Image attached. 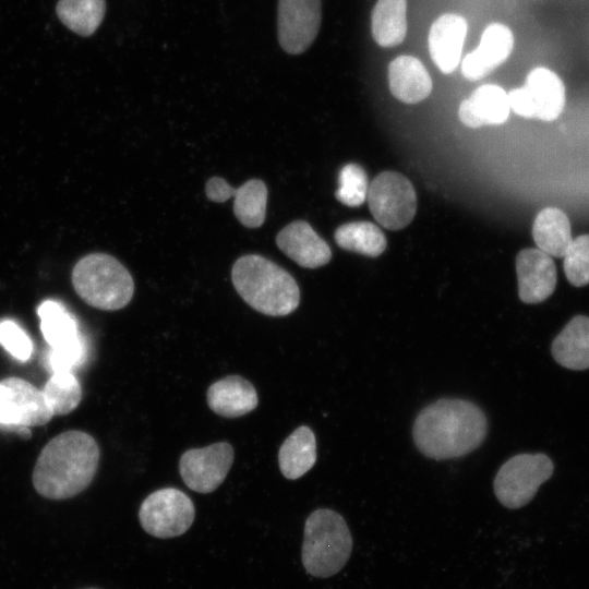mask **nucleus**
Instances as JSON below:
<instances>
[{"instance_id":"6ab92c4d","label":"nucleus","mask_w":589,"mask_h":589,"mask_svg":"<svg viewBox=\"0 0 589 589\" xmlns=\"http://www.w3.org/2000/svg\"><path fill=\"white\" fill-rule=\"evenodd\" d=\"M207 404L220 417L237 418L253 411L259 397L251 382L239 375H229L209 386Z\"/></svg>"},{"instance_id":"412c9836","label":"nucleus","mask_w":589,"mask_h":589,"mask_svg":"<svg viewBox=\"0 0 589 589\" xmlns=\"http://www.w3.org/2000/svg\"><path fill=\"white\" fill-rule=\"evenodd\" d=\"M551 352L564 368L578 371L589 369V317H573L554 338Z\"/></svg>"},{"instance_id":"ddd939ff","label":"nucleus","mask_w":589,"mask_h":589,"mask_svg":"<svg viewBox=\"0 0 589 589\" xmlns=\"http://www.w3.org/2000/svg\"><path fill=\"white\" fill-rule=\"evenodd\" d=\"M206 196L213 202L233 197V213L245 227L257 228L266 215L267 188L262 180L252 179L235 189L225 179L212 177L205 185Z\"/></svg>"},{"instance_id":"393cba45","label":"nucleus","mask_w":589,"mask_h":589,"mask_svg":"<svg viewBox=\"0 0 589 589\" xmlns=\"http://www.w3.org/2000/svg\"><path fill=\"white\" fill-rule=\"evenodd\" d=\"M40 329L50 348H60L82 340L75 318L55 300L44 301L38 310Z\"/></svg>"},{"instance_id":"2f4dec72","label":"nucleus","mask_w":589,"mask_h":589,"mask_svg":"<svg viewBox=\"0 0 589 589\" xmlns=\"http://www.w3.org/2000/svg\"><path fill=\"white\" fill-rule=\"evenodd\" d=\"M85 346L81 340L76 344L50 348L46 356V365L51 373L72 372L84 359Z\"/></svg>"},{"instance_id":"2eb2a0df","label":"nucleus","mask_w":589,"mask_h":589,"mask_svg":"<svg viewBox=\"0 0 589 589\" xmlns=\"http://www.w3.org/2000/svg\"><path fill=\"white\" fill-rule=\"evenodd\" d=\"M518 294L525 303H539L556 286V267L552 257L540 249H524L516 257Z\"/></svg>"},{"instance_id":"a211bd4d","label":"nucleus","mask_w":589,"mask_h":589,"mask_svg":"<svg viewBox=\"0 0 589 589\" xmlns=\"http://www.w3.org/2000/svg\"><path fill=\"white\" fill-rule=\"evenodd\" d=\"M509 111L507 93L498 85L484 84L461 101L458 116L465 125L480 128L504 123Z\"/></svg>"},{"instance_id":"0eeeda50","label":"nucleus","mask_w":589,"mask_h":589,"mask_svg":"<svg viewBox=\"0 0 589 589\" xmlns=\"http://www.w3.org/2000/svg\"><path fill=\"white\" fill-rule=\"evenodd\" d=\"M53 417L43 390L11 376L0 381V431L31 437V426L44 425Z\"/></svg>"},{"instance_id":"f03ea898","label":"nucleus","mask_w":589,"mask_h":589,"mask_svg":"<svg viewBox=\"0 0 589 589\" xmlns=\"http://www.w3.org/2000/svg\"><path fill=\"white\" fill-rule=\"evenodd\" d=\"M99 447L83 431H67L40 452L33 471V485L44 497L65 500L84 491L95 477Z\"/></svg>"},{"instance_id":"dca6fc26","label":"nucleus","mask_w":589,"mask_h":589,"mask_svg":"<svg viewBox=\"0 0 589 589\" xmlns=\"http://www.w3.org/2000/svg\"><path fill=\"white\" fill-rule=\"evenodd\" d=\"M467 29L466 19L454 13L443 14L432 24L428 37L429 52L441 72L452 73L459 64Z\"/></svg>"},{"instance_id":"c85d7f7f","label":"nucleus","mask_w":589,"mask_h":589,"mask_svg":"<svg viewBox=\"0 0 589 589\" xmlns=\"http://www.w3.org/2000/svg\"><path fill=\"white\" fill-rule=\"evenodd\" d=\"M369 184L368 176L360 165L347 164L339 172V187L335 196L347 206H360L366 200Z\"/></svg>"},{"instance_id":"20e7f679","label":"nucleus","mask_w":589,"mask_h":589,"mask_svg":"<svg viewBox=\"0 0 589 589\" xmlns=\"http://www.w3.org/2000/svg\"><path fill=\"white\" fill-rule=\"evenodd\" d=\"M352 538L344 517L329 508H318L304 524L302 564L305 570L320 578L337 574L347 563Z\"/></svg>"},{"instance_id":"39448f33","label":"nucleus","mask_w":589,"mask_h":589,"mask_svg":"<svg viewBox=\"0 0 589 589\" xmlns=\"http://www.w3.org/2000/svg\"><path fill=\"white\" fill-rule=\"evenodd\" d=\"M72 284L88 305L105 311L124 308L134 292L128 269L115 257L103 253L81 259L73 268Z\"/></svg>"},{"instance_id":"a878e982","label":"nucleus","mask_w":589,"mask_h":589,"mask_svg":"<svg viewBox=\"0 0 589 589\" xmlns=\"http://www.w3.org/2000/svg\"><path fill=\"white\" fill-rule=\"evenodd\" d=\"M335 241L344 250L370 257L382 254L386 248L383 231L370 221H351L339 226Z\"/></svg>"},{"instance_id":"f257e3e1","label":"nucleus","mask_w":589,"mask_h":589,"mask_svg":"<svg viewBox=\"0 0 589 589\" xmlns=\"http://www.w3.org/2000/svg\"><path fill=\"white\" fill-rule=\"evenodd\" d=\"M486 433L484 412L476 404L459 398H443L428 405L412 428L418 449L436 460L469 454L482 444Z\"/></svg>"},{"instance_id":"bb28decb","label":"nucleus","mask_w":589,"mask_h":589,"mask_svg":"<svg viewBox=\"0 0 589 589\" xmlns=\"http://www.w3.org/2000/svg\"><path fill=\"white\" fill-rule=\"evenodd\" d=\"M105 11V0H60L57 4L61 22L82 36H89L98 28Z\"/></svg>"},{"instance_id":"6e6552de","label":"nucleus","mask_w":589,"mask_h":589,"mask_svg":"<svg viewBox=\"0 0 589 589\" xmlns=\"http://www.w3.org/2000/svg\"><path fill=\"white\" fill-rule=\"evenodd\" d=\"M366 201L375 220L389 230L407 227L417 212L412 183L396 171L378 173L369 184Z\"/></svg>"},{"instance_id":"7c9ffc66","label":"nucleus","mask_w":589,"mask_h":589,"mask_svg":"<svg viewBox=\"0 0 589 589\" xmlns=\"http://www.w3.org/2000/svg\"><path fill=\"white\" fill-rule=\"evenodd\" d=\"M0 345L13 358L23 362L32 357L34 350L33 342L25 330L11 320L0 322Z\"/></svg>"},{"instance_id":"9d476101","label":"nucleus","mask_w":589,"mask_h":589,"mask_svg":"<svg viewBox=\"0 0 589 589\" xmlns=\"http://www.w3.org/2000/svg\"><path fill=\"white\" fill-rule=\"evenodd\" d=\"M194 515L192 500L175 488H164L151 493L139 510L143 529L161 539L183 534L191 527Z\"/></svg>"},{"instance_id":"cd10ccee","label":"nucleus","mask_w":589,"mask_h":589,"mask_svg":"<svg viewBox=\"0 0 589 589\" xmlns=\"http://www.w3.org/2000/svg\"><path fill=\"white\" fill-rule=\"evenodd\" d=\"M43 394L53 416L70 413L82 399L80 382L72 372L51 373Z\"/></svg>"},{"instance_id":"7ed1b4c3","label":"nucleus","mask_w":589,"mask_h":589,"mask_svg":"<svg viewBox=\"0 0 589 589\" xmlns=\"http://www.w3.org/2000/svg\"><path fill=\"white\" fill-rule=\"evenodd\" d=\"M232 283L240 297L257 312L271 316H285L300 302L294 278L274 262L256 254L236 261Z\"/></svg>"},{"instance_id":"b1692460","label":"nucleus","mask_w":589,"mask_h":589,"mask_svg":"<svg viewBox=\"0 0 589 589\" xmlns=\"http://www.w3.org/2000/svg\"><path fill=\"white\" fill-rule=\"evenodd\" d=\"M407 27V0H377L371 14V32L378 46L390 48L401 44Z\"/></svg>"},{"instance_id":"f8f14e48","label":"nucleus","mask_w":589,"mask_h":589,"mask_svg":"<svg viewBox=\"0 0 589 589\" xmlns=\"http://www.w3.org/2000/svg\"><path fill=\"white\" fill-rule=\"evenodd\" d=\"M322 21L321 0H279L278 40L291 55L304 52L314 41Z\"/></svg>"},{"instance_id":"4468645a","label":"nucleus","mask_w":589,"mask_h":589,"mask_svg":"<svg viewBox=\"0 0 589 589\" xmlns=\"http://www.w3.org/2000/svg\"><path fill=\"white\" fill-rule=\"evenodd\" d=\"M513 49L512 29L502 23H492L483 31L479 46L464 57L461 73L467 80H481L505 62Z\"/></svg>"},{"instance_id":"c756f323","label":"nucleus","mask_w":589,"mask_h":589,"mask_svg":"<svg viewBox=\"0 0 589 589\" xmlns=\"http://www.w3.org/2000/svg\"><path fill=\"white\" fill-rule=\"evenodd\" d=\"M564 257V272L568 281L581 287L589 284V235L573 239Z\"/></svg>"},{"instance_id":"4be33fe9","label":"nucleus","mask_w":589,"mask_h":589,"mask_svg":"<svg viewBox=\"0 0 589 589\" xmlns=\"http://www.w3.org/2000/svg\"><path fill=\"white\" fill-rule=\"evenodd\" d=\"M316 461V441L313 431L301 425L281 444L278 465L283 476L296 480L305 474Z\"/></svg>"},{"instance_id":"1a4fd4ad","label":"nucleus","mask_w":589,"mask_h":589,"mask_svg":"<svg viewBox=\"0 0 589 589\" xmlns=\"http://www.w3.org/2000/svg\"><path fill=\"white\" fill-rule=\"evenodd\" d=\"M510 109L524 118L553 121L562 113L566 92L562 79L546 67H537L521 87L507 93Z\"/></svg>"},{"instance_id":"aec40b11","label":"nucleus","mask_w":589,"mask_h":589,"mask_svg":"<svg viewBox=\"0 0 589 589\" xmlns=\"http://www.w3.org/2000/svg\"><path fill=\"white\" fill-rule=\"evenodd\" d=\"M390 93L406 104H417L432 92V80L424 64L412 56H399L388 65Z\"/></svg>"},{"instance_id":"f3484780","label":"nucleus","mask_w":589,"mask_h":589,"mask_svg":"<svg viewBox=\"0 0 589 589\" xmlns=\"http://www.w3.org/2000/svg\"><path fill=\"white\" fill-rule=\"evenodd\" d=\"M276 243L288 257L305 268L323 266L332 257L328 244L304 220H294L283 228Z\"/></svg>"},{"instance_id":"9b49d317","label":"nucleus","mask_w":589,"mask_h":589,"mask_svg":"<svg viewBox=\"0 0 589 589\" xmlns=\"http://www.w3.org/2000/svg\"><path fill=\"white\" fill-rule=\"evenodd\" d=\"M233 458V448L227 442L191 448L181 455L179 472L189 489L199 493H211L226 479Z\"/></svg>"},{"instance_id":"423d86ee","label":"nucleus","mask_w":589,"mask_h":589,"mask_svg":"<svg viewBox=\"0 0 589 589\" xmlns=\"http://www.w3.org/2000/svg\"><path fill=\"white\" fill-rule=\"evenodd\" d=\"M554 470L545 454H518L502 465L494 479V493L501 504L519 508L528 504Z\"/></svg>"},{"instance_id":"5701e85b","label":"nucleus","mask_w":589,"mask_h":589,"mask_svg":"<svg viewBox=\"0 0 589 589\" xmlns=\"http://www.w3.org/2000/svg\"><path fill=\"white\" fill-rule=\"evenodd\" d=\"M532 236L538 249L555 257H563L573 241L566 214L555 207H546L538 213Z\"/></svg>"}]
</instances>
